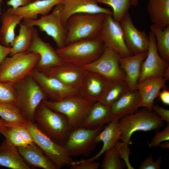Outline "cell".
<instances>
[{
    "instance_id": "7dc6e473",
    "label": "cell",
    "mask_w": 169,
    "mask_h": 169,
    "mask_svg": "<svg viewBox=\"0 0 169 169\" xmlns=\"http://www.w3.org/2000/svg\"><path fill=\"white\" fill-rule=\"evenodd\" d=\"M162 78L167 80L169 79V66L166 68L163 74Z\"/></svg>"
},
{
    "instance_id": "cb8c5ba5",
    "label": "cell",
    "mask_w": 169,
    "mask_h": 169,
    "mask_svg": "<svg viewBox=\"0 0 169 169\" xmlns=\"http://www.w3.org/2000/svg\"><path fill=\"white\" fill-rule=\"evenodd\" d=\"M17 148L25 161L31 166L44 169H58L35 143Z\"/></svg>"
},
{
    "instance_id": "7402d4cb",
    "label": "cell",
    "mask_w": 169,
    "mask_h": 169,
    "mask_svg": "<svg viewBox=\"0 0 169 169\" xmlns=\"http://www.w3.org/2000/svg\"><path fill=\"white\" fill-rule=\"evenodd\" d=\"M147 54V52L120 59V66L125 74V81L130 90H136L141 65Z\"/></svg>"
},
{
    "instance_id": "7c38bea8",
    "label": "cell",
    "mask_w": 169,
    "mask_h": 169,
    "mask_svg": "<svg viewBox=\"0 0 169 169\" xmlns=\"http://www.w3.org/2000/svg\"><path fill=\"white\" fill-rule=\"evenodd\" d=\"M117 54L105 46L104 52L97 59L82 67L88 71L98 74L109 80L123 79L125 74L121 69Z\"/></svg>"
},
{
    "instance_id": "8992f818",
    "label": "cell",
    "mask_w": 169,
    "mask_h": 169,
    "mask_svg": "<svg viewBox=\"0 0 169 169\" xmlns=\"http://www.w3.org/2000/svg\"><path fill=\"white\" fill-rule=\"evenodd\" d=\"M119 123L121 131L120 140L128 145L132 143L131 136L135 132L156 131L164 125L163 121L153 111L144 108L123 117Z\"/></svg>"
},
{
    "instance_id": "2e32d148",
    "label": "cell",
    "mask_w": 169,
    "mask_h": 169,
    "mask_svg": "<svg viewBox=\"0 0 169 169\" xmlns=\"http://www.w3.org/2000/svg\"><path fill=\"white\" fill-rule=\"evenodd\" d=\"M122 28L126 44L133 54L147 52L149 38L146 32L140 30L134 25L129 12L120 22Z\"/></svg>"
},
{
    "instance_id": "681fc988",
    "label": "cell",
    "mask_w": 169,
    "mask_h": 169,
    "mask_svg": "<svg viewBox=\"0 0 169 169\" xmlns=\"http://www.w3.org/2000/svg\"><path fill=\"white\" fill-rule=\"evenodd\" d=\"M6 126L5 122L2 119H0V133Z\"/></svg>"
},
{
    "instance_id": "4316f807",
    "label": "cell",
    "mask_w": 169,
    "mask_h": 169,
    "mask_svg": "<svg viewBox=\"0 0 169 169\" xmlns=\"http://www.w3.org/2000/svg\"><path fill=\"white\" fill-rule=\"evenodd\" d=\"M113 120L110 107L96 102L91 108L81 127L94 128L104 125Z\"/></svg>"
},
{
    "instance_id": "74e56055",
    "label": "cell",
    "mask_w": 169,
    "mask_h": 169,
    "mask_svg": "<svg viewBox=\"0 0 169 169\" xmlns=\"http://www.w3.org/2000/svg\"><path fill=\"white\" fill-rule=\"evenodd\" d=\"M5 126L11 128L17 132L28 144L34 143L33 138L25 124L5 122Z\"/></svg>"
},
{
    "instance_id": "d6a6232c",
    "label": "cell",
    "mask_w": 169,
    "mask_h": 169,
    "mask_svg": "<svg viewBox=\"0 0 169 169\" xmlns=\"http://www.w3.org/2000/svg\"><path fill=\"white\" fill-rule=\"evenodd\" d=\"M98 3L110 6L112 8V17L116 21L120 23L128 12L132 5L131 0H96Z\"/></svg>"
},
{
    "instance_id": "7bdbcfd3",
    "label": "cell",
    "mask_w": 169,
    "mask_h": 169,
    "mask_svg": "<svg viewBox=\"0 0 169 169\" xmlns=\"http://www.w3.org/2000/svg\"><path fill=\"white\" fill-rule=\"evenodd\" d=\"M152 111L159 116L163 121L169 123V110L157 105H154Z\"/></svg>"
},
{
    "instance_id": "ffe728a7",
    "label": "cell",
    "mask_w": 169,
    "mask_h": 169,
    "mask_svg": "<svg viewBox=\"0 0 169 169\" xmlns=\"http://www.w3.org/2000/svg\"><path fill=\"white\" fill-rule=\"evenodd\" d=\"M167 80L162 78H149L138 83L136 90L140 100L139 108L152 111L155 100L158 96L161 90L166 85Z\"/></svg>"
},
{
    "instance_id": "9a60e30c",
    "label": "cell",
    "mask_w": 169,
    "mask_h": 169,
    "mask_svg": "<svg viewBox=\"0 0 169 169\" xmlns=\"http://www.w3.org/2000/svg\"><path fill=\"white\" fill-rule=\"evenodd\" d=\"M149 44L146 57L143 62L138 83L149 78H162L169 63L163 59L158 53L156 40L153 33L149 34Z\"/></svg>"
},
{
    "instance_id": "5bb4252c",
    "label": "cell",
    "mask_w": 169,
    "mask_h": 169,
    "mask_svg": "<svg viewBox=\"0 0 169 169\" xmlns=\"http://www.w3.org/2000/svg\"><path fill=\"white\" fill-rule=\"evenodd\" d=\"M30 75L52 101H59L79 94V90L67 86L58 79L34 69Z\"/></svg>"
},
{
    "instance_id": "e575fe53",
    "label": "cell",
    "mask_w": 169,
    "mask_h": 169,
    "mask_svg": "<svg viewBox=\"0 0 169 169\" xmlns=\"http://www.w3.org/2000/svg\"><path fill=\"white\" fill-rule=\"evenodd\" d=\"M105 155L100 167L102 169H123L126 167L121 160L117 151L114 147L105 151Z\"/></svg>"
},
{
    "instance_id": "d6986e66",
    "label": "cell",
    "mask_w": 169,
    "mask_h": 169,
    "mask_svg": "<svg viewBox=\"0 0 169 169\" xmlns=\"http://www.w3.org/2000/svg\"><path fill=\"white\" fill-rule=\"evenodd\" d=\"M96 0H64L61 14V19L65 26L68 18L78 13H103L112 16L110 9L100 6Z\"/></svg>"
},
{
    "instance_id": "1f68e13d",
    "label": "cell",
    "mask_w": 169,
    "mask_h": 169,
    "mask_svg": "<svg viewBox=\"0 0 169 169\" xmlns=\"http://www.w3.org/2000/svg\"><path fill=\"white\" fill-rule=\"evenodd\" d=\"M150 31L153 33L156 40V47L160 56L169 62V25L164 29L151 24Z\"/></svg>"
},
{
    "instance_id": "603a6c76",
    "label": "cell",
    "mask_w": 169,
    "mask_h": 169,
    "mask_svg": "<svg viewBox=\"0 0 169 169\" xmlns=\"http://www.w3.org/2000/svg\"><path fill=\"white\" fill-rule=\"evenodd\" d=\"M140 100V96L136 90L128 91L110 106L113 119L119 120L136 111L139 108Z\"/></svg>"
},
{
    "instance_id": "836d02e7",
    "label": "cell",
    "mask_w": 169,
    "mask_h": 169,
    "mask_svg": "<svg viewBox=\"0 0 169 169\" xmlns=\"http://www.w3.org/2000/svg\"><path fill=\"white\" fill-rule=\"evenodd\" d=\"M0 116L7 123L25 124L26 122L13 104L0 103Z\"/></svg>"
},
{
    "instance_id": "4fadbf2b",
    "label": "cell",
    "mask_w": 169,
    "mask_h": 169,
    "mask_svg": "<svg viewBox=\"0 0 169 169\" xmlns=\"http://www.w3.org/2000/svg\"><path fill=\"white\" fill-rule=\"evenodd\" d=\"M27 51L34 52L39 55V60L34 69L45 73H47L52 68L64 63L57 54L56 49L39 37L37 28Z\"/></svg>"
},
{
    "instance_id": "d590c367",
    "label": "cell",
    "mask_w": 169,
    "mask_h": 169,
    "mask_svg": "<svg viewBox=\"0 0 169 169\" xmlns=\"http://www.w3.org/2000/svg\"><path fill=\"white\" fill-rule=\"evenodd\" d=\"M16 96L13 85L0 81V103L13 104Z\"/></svg>"
},
{
    "instance_id": "44dd1931",
    "label": "cell",
    "mask_w": 169,
    "mask_h": 169,
    "mask_svg": "<svg viewBox=\"0 0 169 169\" xmlns=\"http://www.w3.org/2000/svg\"><path fill=\"white\" fill-rule=\"evenodd\" d=\"M64 0H37L24 6L13 8H8L11 13L19 16L23 19L33 20L38 18L39 15L44 16L48 14L56 5L62 3Z\"/></svg>"
},
{
    "instance_id": "e0dca14e",
    "label": "cell",
    "mask_w": 169,
    "mask_h": 169,
    "mask_svg": "<svg viewBox=\"0 0 169 169\" xmlns=\"http://www.w3.org/2000/svg\"><path fill=\"white\" fill-rule=\"evenodd\" d=\"M110 80L98 74L88 71L79 89V95L88 100L99 101Z\"/></svg>"
},
{
    "instance_id": "30bf717a",
    "label": "cell",
    "mask_w": 169,
    "mask_h": 169,
    "mask_svg": "<svg viewBox=\"0 0 169 169\" xmlns=\"http://www.w3.org/2000/svg\"><path fill=\"white\" fill-rule=\"evenodd\" d=\"M104 127V125L92 129L80 127L72 130L64 146L69 156L89 155L97 144L96 137Z\"/></svg>"
},
{
    "instance_id": "8fae6325",
    "label": "cell",
    "mask_w": 169,
    "mask_h": 169,
    "mask_svg": "<svg viewBox=\"0 0 169 169\" xmlns=\"http://www.w3.org/2000/svg\"><path fill=\"white\" fill-rule=\"evenodd\" d=\"M100 36L105 47L117 54L121 57L133 54L126 44L124 32L120 23L115 21L111 15L105 14Z\"/></svg>"
},
{
    "instance_id": "f5cc1de1",
    "label": "cell",
    "mask_w": 169,
    "mask_h": 169,
    "mask_svg": "<svg viewBox=\"0 0 169 169\" xmlns=\"http://www.w3.org/2000/svg\"><path fill=\"white\" fill-rule=\"evenodd\" d=\"M37 0H33V2L36 1H37Z\"/></svg>"
},
{
    "instance_id": "4dcf8cb0",
    "label": "cell",
    "mask_w": 169,
    "mask_h": 169,
    "mask_svg": "<svg viewBox=\"0 0 169 169\" xmlns=\"http://www.w3.org/2000/svg\"><path fill=\"white\" fill-rule=\"evenodd\" d=\"M130 90L125 80H110L103 97L99 101L110 107L115 101Z\"/></svg>"
},
{
    "instance_id": "b9f144b4",
    "label": "cell",
    "mask_w": 169,
    "mask_h": 169,
    "mask_svg": "<svg viewBox=\"0 0 169 169\" xmlns=\"http://www.w3.org/2000/svg\"><path fill=\"white\" fill-rule=\"evenodd\" d=\"M161 157L159 156L156 161L154 162L152 155H150L141 163L139 169H160Z\"/></svg>"
},
{
    "instance_id": "5b68a950",
    "label": "cell",
    "mask_w": 169,
    "mask_h": 169,
    "mask_svg": "<svg viewBox=\"0 0 169 169\" xmlns=\"http://www.w3.org/2000/svg\"><path fill=\"white\" fill-rule=\"evenodd\" d=\"M39 59L38 54L27 51L7 57L0 65V81L14 85L30 74Z\"/></svg>"
},
{
    "instance_id": "277c9868",
    "label": "cell",
    "mask_w": 169,
    "mask_h": 169,
    "mask_svg": "<svg viewBox=\"0 0 169 169\" xmlns=\"http://www.w3.org/2000/svg\"><path fill=\"white\" fill-rule=\"evenodd\" d=\"M105 14L78 13L71 16L66 24L67 35L65 45L100 36Z\"/></svg>"
},
{
    "instance_id": "9c48e42d",
    "label": "cell",
    "mask_w": 169,
    "mask_h": 169,
    "mask_svg": "<svg viewBox=\"0 0 169 169\" xmlns=\"http://www.w3.org/2000/svg\"><path fill=\"white\" fill-rule=\"evenodd\" d=\"M25 125L34 142L58 169L70 166L73 160L64 146L55 143L42 132L35 123L26 121Z\"/></svg>"
},
{
    "instance_id": "f907efd6",
    "label": "cell",
    "mask_w": 169,
    "mask_h": 169,
    "mask_svg": "<svg viewBox=\"0 0 169 169\" xmlns=\"http://www.w3.org/2000/svg\"><path fill=\"white\" fill-rule=\"evenodd\" d=\"M140 0H131L132 5L134 6H137L139 4Z\"/></svg>"
},
{
    "instance_id": "d4e9b609",
    "label": "cell",
    "mask_w": 169,
    "mask_h": 169,
    "mask_svg": "<svg viewBox=\"0 0 169 169\" xmlns=\"http://www.w3.org/2000/svg\"><path fill=\"white\" fill-rule=\"evenodd\" d=\"M119 120L113 119L98 134L96 138V142L97 143L102 142L103 146L97 154L89 159L95 161L98 159L107 150L115 146L117 141L120 140L121 131Z\"/></svg>"
},
{
    "instance_id": "83f0119b",
    "label": "cell",
    "mask_w": 169,
    "mask_h": 169,
    "mask_svg": "<svg viewBox=\"0 0 169 169\" xmlns=\"http://www.w3.org/2000/svg\"><path fill=\"white\" fill-rule=\"evenodd\" d=\"M0 43L6 47L11 45L15 37V29L23 19L21 16L13 13L7 9L1 16Z\"/></svg>"
},
{
    "instance_id": "816d5d0a",
    "label": "cell",
    "mask_w": 169,
    "mask_h": 169,
    "mask_svg": "<svg viewBox=\"0 0 169 169\" xmlns=\"http://www.w3.org/2000/svg\"><path fill=\"white\" fill-rule=\"evenodd\" d=\"M3 1V0H0V18L2 13L1 4Z\"/></svg>"
},
{
    "instance_id": "8d00e7d4",
    "label": "cell",
    "mask_w": 169,
    "mask_h": 169,
    "mask_svg": "<svg viewBox=\"0 0 169 169\" xmlns=\"http://www.w3.org/2000/svg\"><path fill=\"white\" fill-rule=\"evenodd\" d=\"M1 133L7 141L16 147L28 145L17 132L9 127L6 126Z\"/></svg>"
},
{
    "instance_id": "bcb514c9",
    "label": "cell",
    "mask_w": 169,
    "mask_h": 169,
    "mask_svg": "<svg viewBox=\"0 0 169 169\" xmlns=\"http://www.w3.org/2000/svg\"><path fill=\"white\" fill-rule=\"evenodd\" d=\"M158 97L163 104L169 105V91L168 90L165 89L160 91Z\"/></svg>"
},
{
    "instance_id": "f546056e",
    "label": "cell",
    "mask_w": 169,
    "mask_h": 169,
    "mask_svg": "<svg viewBox=\"0 0 169 169\" xmlns=\"http://www.w3.org/2000/svg\"><path fill=\"white\" fill-rule=\"evenodd\" d=\"M19 25L18 34L15 36L11 45L12 51L10 56L28 50L36 28L34 27H27L22 23Z\"/></svg>"
},
{
    "instance_id": "3957f363",
    "label": "cell",
    "mask_w": 169,
    "mask_h": 169,
    "mask_svg": "<svg viewBox=\"0 0 169 169\" xmlns=\"http://www.w3.org/2000/svg\"><path fill=\"white\" fill-rule=\"evenodd\" d=\"M105 45L100 36L69 43L56 51L64 62L83 67L95 61L103 54Z\"/></svg>"
},
{
    "instance_id": "f1b7e54d",
    "label": "cell",
    "mask_w": 169,
    "mask_h": 169,
    "mask_svg": "<svg viewBox=\"0 0 169 169\" xmlns=\"http://www.w3.org/2000/svg\"><path fill=\"white\" fill-rule=\"evenodd\" d=\"M147 10L152 24L164 29L169 25V0H147Z\"/></svg>"
},
{
    "instance_id": "ab89813d",
    "label": "cell",
    "mask_w": 169,
    "mask_h": 169,
    "mask_svg": "<svg viewBox=\"0 0 169 169\" xmlns=\"http://www.w3.org/2000/svg\"><path fill=\"white\" fill-rule=\"evenodd\" d=\"M156 131V134L148 144V146L150 148L159 146L161 143L169 140V123H167L166 126L162 131Z\"/></svg>"
},
{
    "instance_id": "6da1fadb",
    "label": "cell",
    "mask_w": 169,
    "mask_h": 169,
    "mask_svg": "<svg viewBox=\"0 0 169 169\" xmlns=\"http://www.w3.org/2000/svg\"><path fill=\"white\" fill-rule=\"evenodd\" d=\"M33 120L42 132L62 146L72 130L65 116L51 109L42 102L36 109Z\"/></svg>"
},
{
    "instance_id": "52a82bcc",
    "label": "cell",
    "mask_w": 169,
    "mask_h": 169,
    "mask_svg": "<svg viewBox=\"0 0 169 169\" xmlns=\"http://www.w3.org/2000/svg\"><path fill=\"white\" fill-rule=\"evenodd\" d=\"M42 102L52 110L65 116L73 130L81 127L90 109L95 102L88 100L79 94L59 101L45 100Z\"/></svg>"
},
{
    "instance_id": "ac0fdd59",
    "label": "cell",
    "mask_w": 169,
    "mask_h": 169,
    "mask_svg": "<svg viewBox=\"0 0 169 169\" xmlns=\"http://www.w3.org/2000/svg\"><path fill=\"white\" fill-rule=\"evenodd\" d=\"M87 72L82 67L64 63L52 68L45 74L58 79L66 86L79 90Z\"/></svg>"
},
{
    "instance_id": "484cf974",
    "label": "cell",
    "mask_w": 169,
    "mask_h": 169,
    "mask_svg": "<svg viewBox=\"0 0 169 169\" xmlns=\"http://www.w3.org/2000/svg\"><path fill=\"white\" fill-rule=\"evenodd\" d=\"M0 166L12 169H30L17 147L5 139L0 146Z\"/></svg>"
},
{
    "instance_id": "c3c4849f",
    "label": "cell",
    "mask_w": 169,
    "mask_h": 169,
    "mask_svg": "<svg viewBox=\"0 0 169 169\" xmlns=\"http://www.w3.org/2000/svg\"><path fill=\"white\" fill-rule=\"evenodd\" d=\"M159 146L163 149H168L169 148V142L168 141H164L163 143H161Z\"/></svg>"
},
{
    "instance_id": "f35d334b",
    "label": "cell",
    "mask_w": 169,
    "mask_h": 169,
    "mask_svg": "<svg viewBox=\"0 0 169 169\" xmlns=\"http://www.w3.org/2000/svg\"><path fill=\"white\" fill-rule=\"evenodd\" d=\"M128 144L123 141H117L115 146L120 158L122 159L128 169H134L129 161V156L131 153Z\"/></svg>"
},
{
    "instance_id": "f6af8a7d",
    "label": "cell",
    "mask_w": 169,
    "mask_h": 169,
    "mask_svg": "<svg viewBox=\"0 0 169 169\" xmlns=\"http://www.w3.org/2000/svg\"><path fill=\"white\" fill-rule=\"evenodd\" d=\"M12 51L11 47H5L0 44V65L3 60Z\"/></svg>"
},
{
    "instance_id": "ba28073f",
    "label": "cell",
    "mask_w": 169,
    "mask_h": 169,
    "mask_svg": "<svg viewBox=\"0 0 169 169\" xmlns=\"http://www.w3.org/2000/svg\"><path fill=\"white\" fill-rule=\"evenodd\" d=\"M62 3L55 6L52 12L37 19H23L22 23L28 27L37 26L40 30L51 37L57 48L65 45L67 32L65 26L61 19Z\"/></svg>"
},
{
    "instance_id": "7a4b0ae2",
    "label": "cell",
    "mask_w": 169,
    "mask_h": 169,
    "mask_svg": "<svg viewBox=\"0 0 169 169\" xmlns=\"http://www.w3.org/2000/svg\"><path fill=\"white\" fill-rule=\"evenodd\" d=\"M16 92L13 104L27 121L34 123L35 112L39 105L48 98L30 74L14 85Z\"/></svg>"
},
{
    "instance_id": "ee69618b",
    "label": "cell",
    "mask_w": 169,
    "mask_h": 169,
    "mask_svg": "<svg viewBox=\"0 0 169 169\" xmlns=\"http://www.w3.org/2000/svg\"><path fill=\"white\" fill-rule=\"evenodd\" d=\"M33 2V0H9L7 2V4L13 8L27 5Z\"/></svg>"
},
{
    "instance_id": "60d3db41",
    "label": "cell",
    "mask_w": 169,
    "mask_h": 169,
    "mask_svg": "<svg viewBox=\"0 0 169 169\" xmlns=\"http://www.w3.org/2000/svg\"><path fill=\"white\" fill-rule=\"evenodd\" d=\"M100 164L89 159L73 161L70 166L71 169H97Z\"/></svg>"
}]
</instances>
